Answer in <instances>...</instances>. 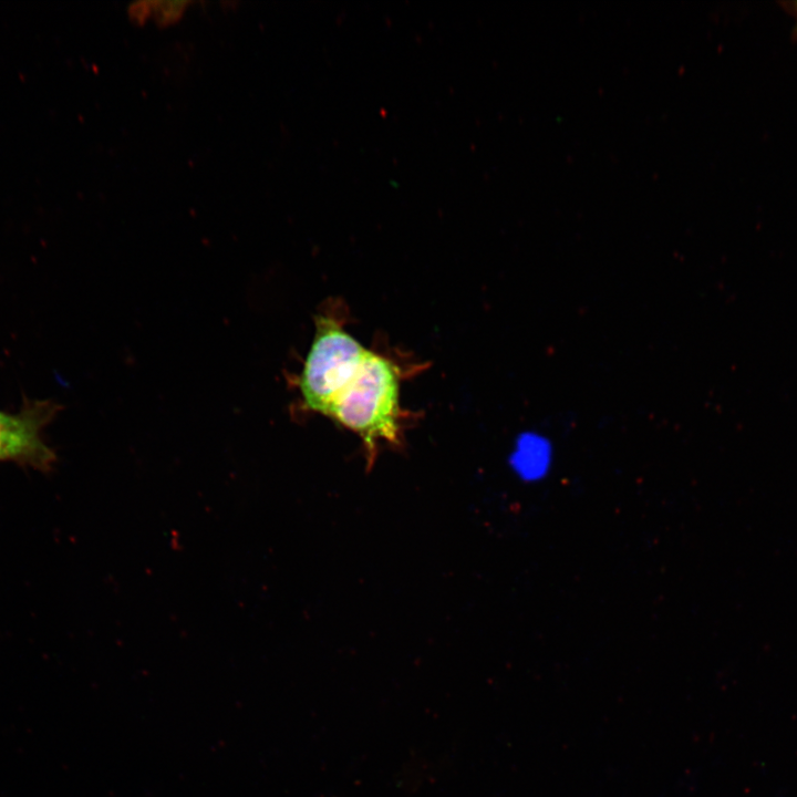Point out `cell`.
Segmentation results:
<instances>
[{"label":"cell","instance_id":"obj_3","mask_svg":"<svg viewBox=\"0 0 797 797\" xmlns=\"http://www.w3.org/2000/svg\"><path fill=\"white\" fill-rule=\"evenodd\" d=\"M60 410L51 400L29 398L17 413L0 410V462L50 469L56 457L42 432Z\"/></svg>","mask_w":797,"mask_h":797},{"label":"cell","instance_id":"obj_4","mask_svg":"<svg viewBox=\"0 0 797 797\" xmlns=\"http://www.w3.org/2000/svg\"><path fill=\"white\" fill-rule=\"evenodd\" d=\"M509 463L521 482L541 484L550 477L555 467V443L541 429L525 431L515 441Z\"/></svg>","mask_w":797,"mask_h":797},{"label":"cell","instance_id":"obj_5","mask_svg":"<svg viewBox=\"0 0 797 797\" xmlns=\"http://www.w3.org/2000/svg\"><path fill=\"white\" fill-rule=\"evenodd\" d=\"M152 15L159 27H166L180 19L188 1H151Z\"/></svg>","mask_w":797,"mask_h":797},{"label":"cell","instance_id":"obj_6","mask_svg":"<svg viewBox=\"0 0 797 797\" xmlns=\"http://www.w3.org/2000/svg\"><path fill=\"white\" fill-rule=\"evenodd\" d=\"M131 19L138 24H143L152 15L151 1L134 2L128 8Z\"/></svg>","mask_w":797,"mask_h":797},{"label":"cell","instance_id":"obj_1","mask_svg":"<svg viewBox=\"0 0 797 797\" xmlns=\"http://www.w3.org/2000/svg\"><path fill=\"white\" fill-rule=\"evenodd\" d=\"M398 395L397 369L383 355L369 350L325 416L359 435L372 465L380 442L401 443Z\"/></svg>","mask_w":797,"mask_h":797},{"label":"cell","instance_id":"obj_7","mask_svg":"<svg viewBox=\"0 0 797 797\" xmlns=\"http://www.w3.org/2000/svg\"><path fill=\"white\" fill-rule=\"evenodd\" d=\"M788 8L796 20V32H797V1L788 3Z\"/></svg>","mask_w":797,"mask_h":797},{"label":"cell","instance_id":"obj_2","mask_svg":"<svg viewBox=\"0 0 797 797\" xmlns=\"http://www.w3.org/2000/svg\"><path fill=\"white\" fill-rule=\"evenodd\" d=\"M368 352L337 319L318 315L314 338L298 379L304 406L325 416Z\"/></svg>","mask_w":797,"mask_h":797}]
</instances>
